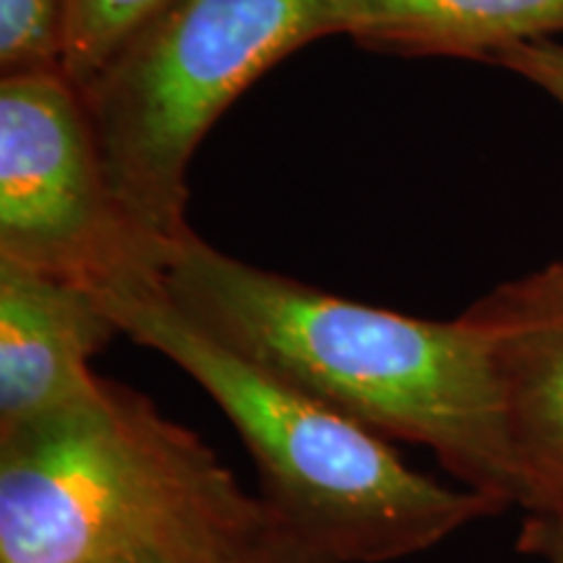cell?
<instances>
[{"mask_svg": "<svg viewBox=\"0 0 563 563\" xmlns=\"http://www.w3.org/2000/svg\"><path fill=\"white\" fill-rule=\"evenodd\" d=\"M162 295L196 332L274 382L386 441L428 449L504 509L530 504L488 344L464 316L431 321L340 298L196 232L175 251Z\"/></svg>", "mask_w": 563, "mask_h": 563, "instance_id": "6da1fadb", "label": "cell"}, {"mask_svg": "<svg viewBox=\"0 0 563 563\" xmlns=\"http://www.w3.org/2000/svg\"><path fill=\"white\" fill-rule=\"evenodd\" d=\"M121 334L95 292L0 262V433L79 402L91 361Z\"/></svg>", "mask_w": 563, "mask_h": 563, "instance_id": "52a82bcc", "label": "cell"}, {"mask_svg": "<svg viewBox=\"0 0 563 563\" xmlns=\"http://www.w3.org/2000/svg\"><path fill=\"white\" fill-rule=\"evenodd\" d=\"M68 0H0V76L63 70Z\"/></svg>", "mask_w": 563, "mask_h": 563, "instance_id": "9c48e42d", "label": "cell"}, {"mask_svg": "<svg viewBox=\"0 0 563 563\" xmlns=\"http://www.w3.org/2000/svg\"><path fill=\"white\" fill-rule=\"evenodd\" d=\"M238 563H336V561L316 553L313 548H308L306 543H300L298 538H292L290 532L282 530V527L272 519V525L266 527V532L256 540V543H253L251 551L245 553Z\"/></svg>", "mask_w": 563, "mask_h": 563, "instance_id": "4fadbf2b", "label": "cell"}, {"mask_svg": "<svg viewBox=\"0 0 563 563\" xmlns=\"http://www.w3.org/2000/svg\"><path fill=\"white\" fill-rule=\"evenodd\" d=\"M118 329L199 384L249 449L282 530L336 563H394L504 511L412 470L391 441L274 382L175 313L159 290L100 298Z\"/></svg>", "mask_w": 563, "mask_h": 563, "instance_id": "3957f363", "label": "cell"}, {"mask_svg": "<svg viewBox=\"0 0 563 563\" xmlns=\"http://www.w3.org/2000/svg\"><path fill=\"white\" fill-rule=\"evenodd\" d=\"M269 525L199 435L108 378L0 433V563H238Z\"/></svg>", "mask_w": 563, "mask_h": 563, "instance_id": "7a4b0ae2", "label": "cell"}, {"mask_svg": "<svg viewBox=\"0 0 563 563\" xmlns=\"http://www.w3.org/2000/svg\"><path fill=\"white\" fill-rule=\"evenodd\" d=\"M100 563H196V561L173 559V555H157V553H139V555H123V559H110Z\"/></svg>", "mask_w": 563, "mask_h": 563, "instance_id": "5bb4252c", "label": "cell"}, {"mask_svg": "<svg viewBox=\"0 0 563 563\" xmlns=\"http://www.w3.org/2000/svg\"><path fill=\"white\" fill-rule=\"evenodd\" d=\"M332 37L412 58L493 60L563 34V0H329Z\"/></svg>", "mask_w": 563, "mask_h": 563, "instance_id": "ba28073f", "label": "cell"}, {"mask_svg": "<svg viewBox=\"0 0 563 563\" xmlns=\"http://www.w3.org/2000/svg\"><path fill=\"white\" fill-rule=\"evenodd\" d=\"M493 66L522 76L563 110V40H534L493 55Z\"/></svg>", "mask_w": 563, "mask_h": 563, "instance_id": "8fae6325", "label": "cell"}, {"mask_svg": "<svg viewBox=\"0 0 563 563\" xmlns=\"http://www.w3.org/2000/svg\"><path fill=\"white\" fill-rule=\"evenodd\" d=\"M462 316L488 344L506 428L530 483L527 511L563 488V262L506 282Z\"/></svg>", "mask_w": 563, "mask_h": 563, "instance_id": "8992f818", "label": "cell"}, {"mask_svg": "<svg viewBox=\"0 0 563 563\" xmlns=\"http://www.w3.org/2000/svg\"><path fill=\"white\" fill-rule=\"evenodd\" d=\"M170 0H68L63 70L84 84L136 26Z\"/></svg>", "mask_w": 563, "mask_h": 563, "instance_id": "30bf717a", "label": "cell"}, {"mask_svg": "<svg viewBox=\"0 0 563 563\" xmlns=\"http://www.w3.org/2000/svg\"><path fill=\"white\" fill-rule=\"evenodd\" d=\"M519 551L545 563H563V488L525 511Z\"/></svg>", "mask_w": 563, "mask_h": 563, "instance_id": "7c38bea8", "label": "cell"}, {"mask_svg": "<svg viewBox=\"0 0 563 563\" xmlns=\"http://www.w3.org/2000/svg\"><path fill=\"white\" fill-rule=\"evenodd\" d=\"M173 256L118 194L79 84L0 76V262L118 298L159 290Z\"/></svg>", "mask_w": 563, "mask_h": 563, "instance_id": "5b68a950", "label": "cell"}, {"mask_svg": "<svg viewBox=\"0 0 563 563\" xmlns=\"http://www.w3.org/2000/svg\"><path fill=\"white\" fill-rule=\"evenodd\" d=\"M332 37L329 0H170L79 84L118 194L178 251L188 167L224 110L308 42Z\"/></svg>", "mask_w": 563, "mask_h": 563, "instance_id": "277c9868", "label": "cell"}]
</instances>
